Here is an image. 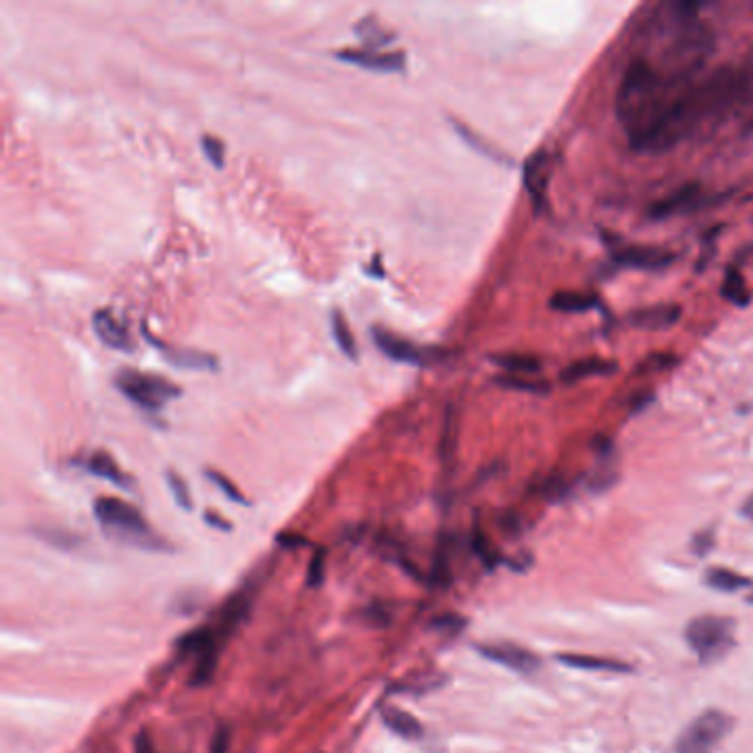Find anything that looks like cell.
<instances>
[{"label":"cell","instance_id":"cell-13","mask_svg":"<svg viewBox=\"0 0 753 753\" xmlns=\"http://www.w3.org/2000/svg\"><path fill=\"white\" fill-rule=\"evenodd\" d=\"M157 349H162L164 358L175 365V367H183V369H217V358L213 354L206 352H195V349H170L166 345L155 343Z\"/></svg>","mask_w":753,"mask_h":753},{"label":"cell","instance_id":"cell-32","mask_svg":"<svg viewBox=\"0 0 753 753\" xmlns=\"http://www.w3.org/2000/svg\"><path fill=\"white\" fill-rule=\"evenodd\" d=\"M136 753H157L149 731H140L138 733V738H136Z\"/></svg>","mask_w":753,"mask_h":753},{"label":"cell","instance_id":"cell-26","mask_svg":"<svg viewBox=\"0 0 753 753\" xmlns=\"http://www.w3.org/2000/svg\"><path fill=\"white\" fill-rule=\"evenodd\" d=\"M454 127H456V131L464 138V142L467 144H471L475 151H480L482 155H488V157H493V159H497V162H501V153H497L495 149H490L488 144H484V140L482 138H477L471 129H467L464 127V124H460V122H454Z\"/></svg>","mask_w":753,"mask_h":753},{"label":"cell","instance_id":"cell-6","mask_svg":"<svg viewBox=\"0 0 753 753\" xmlns=\"http://www.w3.org/2000/svg\"><path fill=\"white\" fill-rule=\"evenodd\" d=\"M710 200H712V195H707L703 191V186L687 183V186L678 188V191L669 193L667 197L659 200L656 204H652L648 210V217L650 219H669L676 215H687L697 208H703L705 204H710Z\"/></svg>","mask_w":753,"mask_h":753},{"label":"cell","instance_id":"cell-2","mask_svg":"<svg viewBox=\"0 0 753 753\" xmlns=\"http://www.w3.org/2000/svg\"><path fill=\"white\" fill-rule=\"evenodd\" d=\"M117 390L127 396L131 403L146 411H159L168 400L177 398L181 390L170 381L155 373H144L136 369H122L115 375Z\"/></svg>","mask_w":753,"mask_h":753},{"label":"cell","instance_id":"cell-11","mask_svg":"<svg viewBox=\"0 0 753 753\" xmlns=\"http://www.w3.org/2000/svg\"><path fill=\"white\" fill-rule=\"evenodd\" d=\"M680 319V307L672 303H661L652 307H641L630 314V323L641 330H667Z\"/></svg>","mask_w":753,"mask_h":753},{"label":"cell","instance_id":"cell-1","mask_svg":"<svg viewBox=\"0 0 753 753\" xmlns=\"http://www.w3.org/2000/svg\"><path fill=\"white\" fill-rule=\"evenodd\" d=\"M93 513L106 531H111L113 535L122 539L138 541L140 546H149V544L159 546L144 515L133 505H129V501L117 499V497H98L93 505Z\"/></svg>","mask_w":753,"mask_h":753},{"label":"cell","instance_id":"cell-35","mask_svg":"<svg viewBox=\"0 0 753 753\" xmlns=\"http://www.w3.org/2000/svg\"><path fill=\"white\" fill-rule=\"evenodd\" d=\"M742 515L746 518V520H751L753 522V495L744 501V505H742Z\"/></svg>","mask_w":753,"mask_h":753},{"label":"cell","instance_id":"cell-21","mask_svg":"<svg viewBox=\"0 0 753 753\" xmlns=\"http://www.w3.org/2000/svg\"><path fill=\"white\" fill-rule=\"evenodd\" d=\"M332 334H334V341L336 345L341 347V352L347 356V358H356L358 356V347H356V341H354V334L349 330V323L347 319L343 317V311H332Z\"/></svg>","mask_w":753,"mask_h":753},{"label":"cell","instance_id":"cell-15","mask_svg":"<svg viewBox=\"0 0 753 753\" xmlns=\"http://www.w3.org/2000/svg\"><path fill=\"white\" fill-rule=\"evenodd\" d=\"M383 720L396 736H400L405 740H418L424 733L422 723L413 714H409V712H405L400 707H385Z\"/></svg>","mask_w":753,"mask_h":753},{"label":"cell","instance_id":"cell-24","mask_svg":"<svg viewBox=\"0 0 753 753\" xmlns=\"http://www.w3.org/2000/svg\"><path fill=\"white\" fill-rule=\"evenodd\" d=\"M497 383H499L501 387L518 390V392H533V394H544V392H548V385H546V383L533 381L531 375H501V379H497Z\"/></svg>","mask_w":753,"mask_h":753},{"label":"cell","instance_id":"cell-12","mask_svg":"<svg viewBox=\"0 0 753 753\" xmlns=\"http://www.w3.org/2000/svg\"><path fill=\"white\" fill-rule=\"evenodd\" d=\"M548 175H550V166H548V157L544 151L535 153L526 166H524V181H526V191L531 193V200L535 204V208L539 210L544 200H546V188H548Z\"/></svg>","mask_w":753,"mask_h":753},{"label":"cell","instance_id":"cell-22","mask_svg":"<svg viewBox=\"0 0 753 753\" xmlns=\"http://www.w3.org/2000/svg\"><path fill=\"white\" fill-rule=\"evenodd\" d=\"M723 296L733 303V305H746L749 303V290L742 279V275L733 268L727 270L725 281H723Z\"/></svg>","mask_w":753,"mask_h":753},{"label":"cell","instance_id":"cell-7","mask_svg":"<svg viewBox=\"0 0 753 753\" xmlns=\"http://www.w3.org/2000/svg\"><path fill=\"white\" fill-rule=\"evenodd\" d=\"M347 65L381 74H400L407 67V55L403 51H379V49H343L336 53Z\"/></svg>","mask_w":753,"mask_h":753},{"label":"cell","instance_id":"cell-25","mask_svg":"<svg viewBox=\"0 0 753 753\" xmlns=\"http://www.w3.org/2000/svg\"><path fill=\"white\" fill-rule=\"evenodd\" d=\"M166 482H168V488H170V493H173V497H175L177 505H179L183 511L191 509V490H188L183 477L177 475L175 471H168V473H166Z\"/></svg>","mask_w":753,"mask_h":753},{"label":"cell","instance_id":"cell-28","mask_svg":"<svg viewBox=\"0 0 753 753\" xmlns=\"http://www.w3.org/2000/svg\"><path fill=\"white\" fill-rule=\"evenodd\" d=\"M208 475V480L210 482H215L221 490H224V495L228 497V499H232V501H237V505H245V497L241 495V490L230 482V477H226L224 473H219V471H208L206 473Z\"/></svg>","mask_w":753,"mask_h":753},{"label":"cell","instance_id":"cell-8","mask_svg":"<svg viewBox=\"0 0 753 753\" xmlns=\"http://www.w3.org/2000/svg\"><path fill=\"white\" fill-rule=\"evenodd\" d=\"M371 336H373L375 345H379V349L390 360H396V362L424 365L433 356V354H429V349H424V347H420L407 339H400L387 330H381V328H371Z\"/></svg>","mask_w":753,"mask_h":753},{"label":"cell","instance_id":"cell-31","mask_svg":"<svg viewBox=\"0 0 753 753\" xmlns=\"http://www.w3.org/2000/svg\"><path fill=\"white\" fill-rule=\"evenodd\" d=\"M228 751H230V731L226 727H219L210 742V753H228Z\"/></svg>","mask_w":753,"mask_h":753},{"label":"cell","instance_id":"cell-3","mask_svg":"<svg viewBox=\"0 0 753 753\" xmlns=\"http://www.w3.org/2000/svg\"><path fill=\"white\" fill-rule=\"evenodd\" d=\"M685 639L703 661L725 656L733 648V621L725 616H699L687 625Z\"/></svg>","mask_w":753,"mask_h":753},{"label":"cell","instance_id":"cell-4","mask_svg":"<svg viewBox=\"0 0 753 753\" xmlns=\"http://www.w3.org/2000/svg\"><path fill=\"white\" fill-rule=\"evenodd\" d=\"M731 716L720 710H707L685 727L676 742L678 753H712L714 746L729 733Z\"/></svg>","mask_w":753,"mask_h":753},{"label":"cell","instance_id":"cell-17","mask_svg":"<svg viewBox=\"0 0 753 753\" xmlns=\"http://www.w3.org/2000/svg\"><path fill=\"white\" fill-rule=\"evenodd\" d=\"M87 471H91L93 475L102 477V480H109L117 486H131V480L127 473H122V469L117 467V462L109 456V454H93L89 460H87Z\"/></svg>","mask_w":753,"mask_h":753},{"label":"cell","instance_id":"cell-5","mask_svg":"<svg viewBox=\"0 0 753 753\" xmlns=\"http://www.w3.org/2000/svg\"><path fill=\"white\" fill-rule=\"evenodd\" d=\"M608 250L616 264L623 268H635V270H661L672 266L676 259L674 253L665 247H654V245H635V243H621L614 237L608 239Z\"/></svg>","mask_w":753,"mask_h":753},{"label":"cell","instance_id":"cell-23","mask_svg":"<svg viewBox=\"0 0 753 753\" xmlns=\"http://www.w3.org/2000/svg\"><path fill=\"white\" fill-rule=\"evenodd\" d=\"M356 31H358V36H360L371 49H379V47H383V44H387V42L394 40V36H392L390 31L381 29L379 23H375L371 16H367L360 25H356Z\"/></svg>","mask_w":753,"mask_h":753},{"label":"cell","instance_id":"cell-33","mask_svg":"<svg viewBox=\"0 0 753 753\" xmlns=\"http://www.w3.org/2000/svg\"><path fill=\"white\" fill-rule=\"evenodd\" d=\"M712 544H714V539H712V533L707 531V533H703V535L697 537V548H694V550H697L699 554H705L707 548H710Z\"/></svg>","mask_w":753,"mask_h":753},{"label":"cell","instance_id":"cell-27","mask_svg":"<svg viewBox=\"0 0 753 753\" xmlns=\"http://www.w3.org/2000/svg\"><path fill=\"white\" fill-rule=\"evenodd\" d=\"M202 151H204L206 159H208L213 166H217V168H221V166H224L226 146H224V142H221L219 138L204 136V138H202Z\"/></svg>","mask_w":753,"mask_h":753},{"label":"cell","instance_id":"cell-19","mask_svg":"<svg viewBox=\"0 0 753 753\" xmlns=\"http://www.w3.org/2000/svg\"><path fill=\"white\" fill-rule=\"evenodd\" d=\"M550 305L559 311H588L599 305V298L595 294L586 292H559L550 298Z\"/></svg>","mask_w":753,"mask_h":753},{"label":"cell","instance_id":"cell-29","mask_svg":"<svg viewBox=\"0 0 753 753\" xmlns=\"http://www.w3.org/2000/svg\"><path fill=\"white\" fill-rule=\"evenodd\" d=\"M676 365V356L674 354H652L648 360H643L639 365V373H654V371H665L669 367Z\"/></svg>","mask_w":753,"mask_h":753},{"label":"cell","instance_id":"cell-14","mask_svg":"<svg viewBox=\"0 0 753 753\" xmlns=\"http://www.w3.org/2000/svg\"><path fill=\"white\" fill-rule=\"evenodd\" d=\"M616 371V362L612 360H603V358H584L577 360L573 365H569L566 369L561 371V379L566 383H579L584 379H590V375H608Z\"/></svg>","mask_w":753,"mask_h":753},{"label":"cell","instance_id":"cell-36","mask_svg":"<svg viewBox=\"0 0 753 753\" xmlns=\"http://www.w3.org/2000/svg\"><path fill=\"white\" fill-rule=\"evenodd\" d=\"M379 266H381V257H373V268H367V272L373 277H383V270Z\"/></svg>","mask_w":753,"mask_h":753},{"label":"cell","instance_id":"cell-37","mask_svg":"<svg viewBox=\"0 0 753 753\" xmlns=\"http://www.w3.org/2000/svg\"><path fill=\"white\" fill-rule=\"evenodd\" d=\"M749 603H753V592H751V595H749Z\"/></svg>","mask_w":753,"mask_h":753},{"label":"cell","instance_id":"cell-16","mask_svg":"<svg viewBox=\"0 0 753 753\" xmlns=\"http://www.w3.org/2000/svg\"><path fill=\"white\" fill-rule=\"evenodd\" d=\"M559 663L577 667V669H588V672H630V665L614 659H603V656H586V654H559Z\"/></svg>","mask_w":753,"mask_h":753},{"label":"cell","instance_id":"cell-10","mask_svg":"<svg viewBox=\"0 0 753 753\" xmlns=\"http://www.w3.org/2000/svg\"><path fill=\"white\" fill-rule=\"evenodd\" d=\"M93 330L98 339L111 349L131 352L136 347L129 328L124 326L111 309H98L93 314Z\"/></svg>","mask_w":753,"mask_h":753},{"label":"cell","instance_id":"cell-18","mask_svg":"<svg viewBox=\"0 0 753 753\" xmlns=\"http://www.w3.org/2000/svg\"><path fill=\"white\" fill-rule=\"evenodd\" d=\"M493 362L507 371V375H535L541 371V360L526 354H499L493 356Z\"/></svg>","mask_w":753,"mask_h":753},{"label":"cell","instance_id":"cell-30","mask_svg":"<svg viewBox=\"0 0 753 753\" xmlns=\"http://www.w3.org/2000/svg\"><path fill=\"white\" fill-rule=\"evenodd\" d=\"M323 571H326V557L323 552L314 557L309 566V586H319L323 582Z\"/></svg>","mask_w":753,"mask_h":753},{"label":"cell","instance_id":"cell-20","mask_svg":"<svg viewBox=\"0 0 753 753\" xmlns=\"http://www.w3.org/2000/svg\"><path fill=\"white\" fill-rule=\"evenodd\" d=\"M707 584L720 592H736L740 588H746L751 582L742 577L740 573H733L729 569H710L705 575Z\"/></svg>","mask_w":753,"mask_h":753},{"label":"cell","instance_id":"cell-34","mask_svg":"<svg viewBox=\"0 0 753 753\" xmlns=\"http://www.w3.org/2000/svg\"><path fill=\"white\" fill-rule=\"evenodd\" d=\"M206 522L210 524V526H215V528H221V531H230L232 526L224 520V518H219L217 513H206Z\"/></svg>","mask_w":753,"mask_h":753},{"label":"cell","instance_id":"cell-9","mask_svg":"<svg viewBox=\"0 0 753 753\" xmlns=\"http://www.w3.org/2000/svg\"><path fill=\"white\" fill-rule=\"evenodd\" d=\"M480 654L497 665H505L522 674H531L539 667V659L518 643H484L480 646Z\"/></svg>","mask_w":753,"mask_h":753}]
</instances>
